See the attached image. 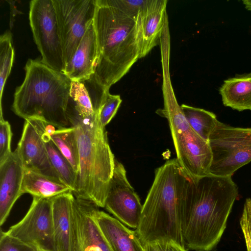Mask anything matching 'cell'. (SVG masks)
Masks as SVG:
<instances>
[{"label": "cell", "mask_w": 251, "mask_h": 251, "mask_svg": "<svg viewBox=\"0 0 251 251\" xmlns=\"http://www.w3.org/2000/svg\"><path fill=\"white\" fill-rule=\"evenodd\" d=\"M238 194L231 176L211 174L191 181L179 205L185 247L211 251L221 240Z\"/></svg>", "instance_id": "cell-1"}, {"label": "cell", "mask_w": 251, "mask_h": 251, "mask_svg": "<svg viewBox=\"0 0 251 251\" xmlns=\"http://www.w3.org/2000/svg\"><path fill=\"white\" fill-rule=\"evenodd\" d=\"M122 101L118 95H112L109 93L106 96L99 110L100 121L103 127L109 124L116 115Z\"/></svg>", "instance_id": "cell-26"}, {"label": "cell", "mask_w": 251, "mask_h": 251, "mask_svg": "<svg viewBox=\"0 0 251 251\" xmlns=\"http://www.w3.org/2000/svg\"><path fill=\"white\" fill-rule=\"evenodd\" d=\"M208 143L212 155V175L232 176L251 161V128L233 127L218 121Z\"/></svg>", "instance_id": "cell-7"}, {"label": "cell", "mask_w": 251, "mask_h": 251, "mask_svg": "<svg viewBox=\"0 0 251 251\" xmlns=\"http://www.w3.org/2000/svg\"><path fill=\"white\" fill-rule=\"evenodd\" d=\"M0 251H38L34 247L21 240L9 235L6 232H0Z\"/></svg>", "instance_id": "cell-28"}, {"label": "cell", "mask_w": 251, "mask_h": 251, "mask_svg": "<svg viewBox=\"0 0 251 251\" xmlns=\"http://www.w3.org/2000/svg\"><path fill=\"white\" fill-rule=\"evenodd\" d=\"M12 34L9 30L5 31L0 36V116H2V93L6 81L11 72L14 58V50L12 46Z\"/></svg>", "instance_id": "cell-25"}, {"label": "cell", "mask_w": 251, "mask_h": 251, "mask_svg": "<svg viewBox=\"0 0 251 251\" xmlns=\"http://www.w3.org/2000/svg\"><path fill=\"white\" fill-rule=\"evenodd\" d=\"M243 3L247 9L251 11V0H244Z\"/></svg>", "instance_id": "cell-32"}, {"label": "cell", "mask_w": 251, "mask_h": 251, "mask_svg": "<svg viewBox=\"0 0 251 251\" xmlns=\"http://www.w3.org/2000/svg\"><path fill=\"white\" fill-rule=\"evenodd\" d=\"M97 59L98 48L93 21L63 73L72 81L88 79L94 74Z\"/></svg>", "instance_id": "cell-16"}, {"label": "cell", "mask_w": 251, "mask_h": 251, "mask_svg": "<svg viewBox=\"0 0 251 251\" xmlns=\"http://www.w3.org/2000/svg\"><path fill=\"white\" fill-rule=\"evenodd\" d=\"M42 138L52 167L62 181L70 188L73 193L76 186L77 174L51 140L47 128L43 134Z\"/></svg>", "instance_id": "cell-23"}, {"label": "cell", "mask_w": 251, "mask_h": 251, "mask_svg": "<svg viewBox=\"0 0 251 251\" xmlns=\"http://www.w3.org/2000/svg\"><path fill=\"white\" fill-rule=\"evenodd\" d=\"M191 179L176 158L167 161L156 169L135 230L143 245L154 241L172 240L185 247L178 210Z\"/></svg>", "instance_id": "cell-4"}, {"label": "cell", "mask_w": 251, "mask_h": 251, "mask_svg": "<svg viewBox=\"0 0 251 251\" xmlns=\"http://www.w3.org/2000/svg\"><path fill=\"white\" fill-rule=\"evenodd\" d=\"M247 251H251V199H247L240 219Z\"/></svg>", "instance_id": "cell-29"}, {"label": "cell", "mask_w": 251, "mask_h": 251, "mask_svg": "<svg viewBox=\"0 0 251 251\" xmlns=\"http://www.w3.org/2000/svg\"><path fill=\"white\" fill-rule=\"evenodd\" d=\"M109 90L98 83L93 75L88 79L72 81L70 96L79 113L87 117L100 110Z\"/></svg>", "instance_id": "cell-19"}, {"label": "cell", "mask_w": 251, "mask_h": 251, "mask_svg": "<svg viewBox=\"0 0 251 251\" xmlns=\"http://www.w3.org/2000/svg\"><path fill=\"white\" fill-rule=\"evenodd\" d=\"M68 192H72L71 189L61 180L25 170L21 187L22 195L28 193L33 197L49 198Z\"/></svg>", "instance_id": "cell-21"}, {"label": "cell", "mask_w": 251, "mask_h": 251, "mask_svg": "<svg viewBox=\"0 0 251 251\" xmlns=\"http://www.w3.org/2000/svg\"><path fill=\"white\" fill-rule=\"evenodd\" d=\"M98 207L75 197L73 201V251H113L95 218Z\"/></svg>", "instance_id": "cell-13"}, {"label": "cell", "mask_w": 251, "mask_h": 251, "mask_svg": "<svg viewBox=\"0 0 251 251\" xmlns=\"http://www.w3.org/2000/svg\"><path fill=\"white\" fill-rule=\"evenodd\" d=\"M52 1L56 14L66 67L72 59L86 30L93 21L96 0Z\"/></svg>", "instance_id": "cell-9"}, {"label": "cell", "mask_w": 251, "mask_h": 251, "mask_svg": "<svg viewBox=\"0 0 251 251\" xmlns=\"http://www.w3.org/2000/svg\"><path fill=\"white\" fill-rule=\"evenodd\" d=\"M167 0H147L136 18L140 59L159 44L166 18Z\"/></svg>", "instance_id": "cell-14"}, {"label": "cell", "mask_w": 251, "mask_h": 251, "mask_svg": "<svg viewBox=\"0 0 251 251\" xmlns=\"http://www.w3.org/2000/svg\"><path fill=\"white\" fill-rule=\"evenodd\" d=\"M47 128L51 140L71 164L77 175L79 169V155L75 128L71 126L56 129L54 126L48 124Z\"/></svg>", "instance_id": "cell-22"}, {"label": "cell", "mask_w": 251, "mask_h": 251, "mask_svg": "<svg viewBox=\"0 0 251 251\" xmlns=\"http://www.w3.org/2000/svg\"><path fill=\"white\" fill-rule=\"evenodd\" d=\"M25 79L14 94L12 111L26 120L39 119L59 129L71 126L67 115L72 80L41 60L29 59Z\"/></svg>", "instance_id": "cell-5"}, {"label": "cell", "mask_w": 251, "mask_h": 251, "mask_svg": "<svg viewBox=\"0 0 251 251\" xmlns=\"http://www.w3.org/2000/svg\"><path fill=\"white\" fill-rule=\"evenodd\" d=\"M93 23L98 48L94 76L109 89L140 59L136 18L113 6L110 0H96Z\"/></svg>", "instance_id": "cell-3"}, {"label": "cell", "mask_w": 251, "mask_h": 251, "mask_svg": "<svg viewBox=\"0 0 251 251\" xmlns=\"http://www.w3.org/2000/svg\"><path fill=\"white\" fill-rule=\"evenodd\" d=\"M96 221L113 251H144L135 231L98 207L95 213Z\"/></svg>", "instance_id": "cell-18"}, {"label": "cell", "mask_w": 251, "mask_h": 251, "mask_svg": "<svg viewBox=\"0 0 251 251\" xmlns=\"http://www.w3.org/2000/svg\"><path fill=\"white\" fill-rule=\"evenodd\" d=\"M170 63H162L164 107L156 112L169 123L176 159L193 180L210 174L212 155L208 142L190 126L176 99L172 87Z\"/></svg>", "instance_id": "cell-6"}, {"label": "cell", "mask_w": 251, "mask_h": 251, "mask_svg": "<svg viewBox=\"0 0 251 251\" xmlns=\"http://www.w3.org/2000/svg\"><path fill=\"white\" fill-rule=\"evenodd\" d=\"M183 113L190 126L201 138L208 142L218 120L213 113L203 109L183 104Z\"/></svg>", "instance_id": "cell-24"}, {"label": "cell", "mask_w": 251, "mask_h": 251, "mask_svg": "<svg viewBox=\"0 0 251 251\" xmlns=\"http://www.w3.org/2000/svg\"><path fill=\"white\" fill-rule=\"evenodd\" d=\"M29 24L41 61L63 73L65 63L52 0H32L29 2Z\"/></svg>", "instance_id": "cell-8"}, {"label": "cell", "mask_w": 251, "mask_h": 251, "mask_svg": "<svg viewBox=\"0 0 251 251\" xmlns=\"http://www.w3.org/2000/svg\"><path fill=\"white\" fill-rule=\"evenodd\" d=\"M144 251H188L185 247L172 240L154 241L143 245Z\"/></svg>", "instance_id": "cell-31"}, {"label": "cell", "mask_w": 251, "mask_h": 251, "mask_svg": "<svg viewBox=\"0 0 251 251\" xmlns=\"http://www.w3.org/2000/svg\"><path fill=\"white\" fill-rule=\"evenodd\" d=\"M12 132L9 122L0 118V163L3 162L12 152L11 143Z\"/></svg>", "instance_id": "cell-27"}, {"label": "cell", "mask_w": 251, "mask_h": 251, "mask_svg": "<svg viewBox=\"0 0 251 251\" xmlns=\"http://www.w3.org/2000/svg\"><path fill=\"white\" fill-rule=\"evenodd\" d=\"M25 169L18 149L0 163V225L6 220L17 200L22 195Z\"/></svg>", "instance_id": "cell-15"}, {"label": "cell", "mask_w": 251, "mask_h": 251, "mask_svg": "<svg viewBox=\"0 0 251 251\" xmlns=\"http://www.w3.org/2000/svg\"><path fill=\"white\" fill-rule=\"evenodd\" d=\"M99 110L83 117L70 96L67 115L75 129L79 155L76 186L72 193L76 198L104 208L109 181L116 159L110 149L107 133L99 119Z\"/></svg>", "instance_id": "cell-2"}, {"label": "cell", "mask_w": 251, "mask_h": 251, "mask_svg": "<svg viewBox=\"0 0 251 251\" xmlns=\"http://www.w3.org/2000/svg\"><path fill=\"white\" fill-rule=\"evenodd\" d=\"M47 125L46 122L37 118L25 120L17 149L25 170L61 180L50 162L43 140L42 136Z\"/></svg>", "instance_id": "cell-12"}, {"label": "cell", "mask_w": 251, "mask_h": 251, "mask_svg": "<svg viewBox=\"0 0 251 251\" xmlns=\"http://www.w3.org/2000/svg\"><path fill=\"white\" fill-rule=\"evenodd\" d=\"M74 198L72 192L52 198V223L56 251H73Z\"/></svg>", "instance_id": "cell-17"}, {"label": "cell", "mask_w": 251, "mask_h": 251, "mask_svg": "<svg viewBox=\"0 0 251 251\" xmlns=\"http://www.w3.org/2000/svg\"><path fill=\"white\" fill-rule=\"evenodd\" d=\"M52 198L33 197L32 203L24 217L11 226L6 233L38 251H56L52 223Z\"/></svg>", "instance_id": "cell-10"}, {"label": "cell", "mask_w": 251, "mask_h": 251, "mask_svg": "<svg viewBox=\"0 0 251 251\" xmlns=\"http://www.w3.org/2000/svg\"><path fill=\"white\" fill-rule=\"evenodd\" d=\"M219 92L225 106L251 110V73L225 80Z\"/></svg>", "instance_id": "cell-20"}, {"label": "cell", "mask_w": 251, "mask_h": 251, "mask_svg": "<svg viewBox=\"0 0 251 251\" xmlns=\"http://www.w3.org/2000/svg\"><path fill=\"white\" fill-rule=\"evenodd\" d=\"M104 208L123 224L133 228L138 227L143 205L127 178L124 166L116 159Z\"/></svg>", "instance_id": "cell-11"}, {"label": "cell", "mask_w": 251, "mask_h": 251, "mask_svg": "<svg viewBox=\"0 0 251 251\" xmlns=\"http://www.w3.org/2000/svg\"><path fill=\"white\" fill-rule=\"evenodd\" d=\"M147 0H110L111 3L128 16L136 18Z\"/></svg>", "instance_id": "cell-30"}]
</instances>
